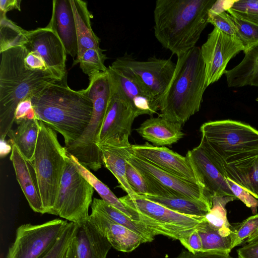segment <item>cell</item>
I'll return each mask as SVG.
<instances>
[{
    "label": "cell",
    "instance_id": "2e32d148",
    "mask_svg": "<svg viewBox=\"0 0 258 258\" xmlns=\"http://www.w3.org/2000/svg\"><path fill=\"white\" fill-rule=\"evenodd\" d=\"M130 151L138 158L162 170L202 185L186 156L167 148L155 146L147 142L142 145H132Z\"/></svg>",
    "mask_w": 258,
    "mask_h": 258
},
{
    "label": "cell",
    "instance_id": "7a4b0ae2",
    "mask_svg": "<svg viewBox=\"0 0 258 258\" xmlns=\"http://www.w3.org/2000/svg\"><path fill=\"white\" fill-rule=\"evenodd\" d=\"M66 81L49 84L31 101L37 119L60 133L67 148L83 134L91 119L93 105L82 90L71 89Z\"/></svg>",
    "mask_w": 258,
    "mask_h": 258
},
{
    "label": "cell",
    "instance_id": "277c9868",
    "mask_svg": "<svg viewBox=\"0 0 258 258\" xmlns=\"http://www.w3.org/2000/svg\"><path fill=\"white\" fill-rule=\"evenodd\" d=\"M27 53L24 47L12 48L1 53V140H5L12 128L18 104L26 98H31L56 81L49 72L27 69L24 64Z\"/></svg>",
    "mask_w": 258,
    "mask_h": 258
},
{
    "label": "cell",
    "instance_id": "d590c367",
    "mask_svg": "<svg viewBox=\"0 0 258 258\" xmlns=\"http://www.w3.org/2000/svg\"><path fill=\"white\" fill-rule=\"evenodd\" d=\"M226 12L258 27V0L235 1Z\"/></svg>",
    "mask_w": 258,
    "mask_h": 258
},
{
    "label": "cell",
    "instance_id": "1f68e13d",
    "mask_svg": "<svg viewBox=\"0 0 258 258\" xmlns=\"http://www.w3.org/2000/svg\"><path fill=\"white\" fill-rule=\"evenodd\" d=\"M201 237L203 251H218L230 253L232 248L231 237H224L205 219L197 229Z\"/></svg>",
    "mask_w": 258,
    "mask_h": 258
},
{
    "label": "cell",
    "instance_id": "e575fe53",
    "mask_svg": "<svg viewBox=\"0 0 258 258\" xmlns=\"http://www.w3.org/2000/svg\"><path fill=\"white\" fill-rule=\"evenodd\" d=\"M78 228V225L69 222L53 245L40 258H64Z\"/></svg>",
    "mask_w": 258,
    "mask_h": 258
},
{
    "label": "cell",
    "instance_id": "8992f818",
    "mask_svg": "<svg viewBox=\"0 0 258 258\" xmlns=\"http://www.w3.org/2000/svg\"><path fill=\"white\" fill-rule=\"evenodd\" d=\"M39 130L32 163L45 214L53 215L57 195L69 153L56 132L39 120Z\"/></svg>",
    "mask_w": 258,
    "mask_h": 258
},
{
    "label": "cell",
    "instance_id": "9a60e30c",
    "mask_svg": "<svg viewBox=\"0 0 258 258\" xmlns=\"http://www.w3.org/2000/svg\"><path fill=\"white\" fill-rule=\"evenodd\" d=\"M131 146L123 148L125 157L139 171L176 196L203 201L212 207V197L202 185L181 178L138 158L131 152Z\"/></svg>",
    "mask_w": 258,
    "mask_h": 258
},
{
    "label": "cell",
    "instance_id": "bcb514c9",
    "mask_svg": "<svg viewBox=\"0 0 258 258\" xmlns=\"http://www.w3.org/2000/svg\"><path fill=\"white\" fill-rule=\"evenodd\" d=\"M21 0H1L0 14H6L14 9L21 11Z\"/></svg>",
    "mask_w": 258,
    "mask_h": 258
},
{
    "label": "cell",
    "instance_id": "ba28073f",
    "mask_svg": "<svg viewBox=\"0 0 258 258\" xmlns=\"http://www.w3.org/2000/svg\"><path fill=\"white\" fill-rule=\"evenodd\" d=\"M94 190L69 155L55 202L53 215L78 225L87 222Z\"/></svg>",
    "mask_w": 258,
    "mask_h": 258
},
{
    "label": "cell",
    "instance_id": "ac0fdd59",
    "mask_svg": "<svg viewBox=\"0 0 258 258\" xmlns=\"http://www.w3.org/2000/svg\"><path fill=\"white\" fill-rule=\"evenodd\" d=\"M116 250L128 252L137 248L145 240L128 228L91 209L88 220Z\"/></svg>",
    "mask_w": 258,
    "mask_h": 258
},
{
    "label": "cell",
    "instance_id": "6da1fadb",
    "mask_svg": "<svg viewBox=\"0 0 258 258\" xmlns=\"http://www.w3.org/2000/svg\"><path fill=\"white\" fill-rule=\"evenodd\" d=\"M200 145L224 175L237 184L258 158V130L232 119L210 121L200 127Z\"/></svg>",
    "mask_w": 258,
    "mask_h": 258
},
{
    "label": "cell",
    "instance_id": "cb8c5ba5",
    "mask_svg": "<svg viewBox=\"0 0 258 258\" xmlns=\"http://www.w3.org/2000/svg\"><path fill=\"white\" fill-rule=\"evenodd\" d=\"M102 154L103 165L115 177L122 188L132 199L137 195L129 185L126 176L127 161L123 147L108 144H97Z\"/></svg>",
    "mask_w": 258,
    "mask_h": 258
},
{
    "label": "cell",
    "instance_id": "f546056e",
    "mask_svg": "<svg viewBox=\"0 0 258 258\" xmlns=\"http://www.w3.org/2000/svg\"><path fill=\"white\" fill-rule=\"evenodd\" d=\"M236 200H238L236 198L229 196L213 197L212 207L205 216L208 222L224 237L231 234V224L227 219L226 206L229 202Z\"/></svg>",
    "mask_w": 258,
    "mask_h": 258
},
{
    "label": "cell",
    "instance_id": "83f0119b",
    "mask_svg": "<svg viewBox=\"0 0 258 258\" xmlns=\"http://www.w3.org/2000/svg\"><path fill=\"white\" fill-rule=\"evenodd\" d=\"M69 155L80 173L91 184L102 200L132 220L139 222L138 215L136 212L126 207L106 185L97 178L88 168L82 165L75 156L69 153Z\"/></svg>",
    "mask_w": 258,
    "mask_h": 258
},
{
    "label": "cell",
    "instance_id": "f35d334b",
    "mask_svg": "<svg viewBox=\"0 0 258 258\" xmlns=\"http://www.w3.org/2000/svg\"><path fill=\"white\" fill-rule=\"evenodd\" d=\"M226 180L230 189L237 199L243 202L246 207L250 208L253 215L257 214L258 199L255 198L250 193L243 189L240 185L230 179L226 177Z\"/></svg>",
    "mask_w": 258,
    "mask_h": 258
},
{
    "label": "cell",
    "instance_id": "8d00e7d4",
    "mask_svg": "<svg viewBox=\"0 0 258 258\" xmlns=\"http://www.w3.org/2000/svg\"><path fill=\"white\" fill-rule=\"evenodd\" d=\"M235 23L237 34L243 47V52L246 53L258 46V27L231 15Z\"/></svg>",
    "mask_w": 258,
    "mask_h": 258
},
{
    "label": "cell",
    "instance_id": "d6986e66",
    "mask_svg": "<svg viewBox=\"0 0 258 258\" xmlns=\"http://www.w3.org/2000/svg\"><path fill=\"white\" fill-rule=\"evenodd\" d=\"M47 27L62 43L67 54L75 60L78 55V39L74 14L70 0H53L52 15Z\"/></svg>",
    "mask_w": 258,
    "mask_h": 258
},
{
    "label": "cell",
    "instance_id": "d4e9b609",
    "mask_svg": "<svg viewBox=\"0 0 258 258\" xmlns=\"http://www.w3.org/2000/svg\"><path fill=\"white\" fill-rule=\"evenodd\" d=\"M224 75L229 87H258V46L245 54L241 61Z\"/></svg>",
    "mask_w": 258,
    "mask_h": 258
},
{
    "label": "cell",
    "instance_id": "f907efd6",
    "mask_svg": "<svg viewBox=\"0 0 258 258\" xmlns=\"http://www.w3.org/2000/svg\"><path fill=\"white\" fill-rule=\"evenodd\" d=\"M66 256V255H65Z\"/></svg>",
    "mask_w": 258,
    "mask_h": 258
},
{
    "label": "cell",
    "instance_id": "74e56055",
    "mask_svg": "<svg viewBox=\"0 0 258 258\" xmlns=\"http://www.w3.org/2000/svg\"><path fill=\"white\" fill-rule=\"evenodd\" d=\"M208 22L226 34L236 36L237 30L233 18L226 11L219 13L209 11Z\"/></svg>",
    "mask_w": 258,
    "mask_h": 258
},
{
    "label": "cell",
    "instance_id": "f1b7e54d",
    "mask_svg": "<svg viewBox=\"0 0 258 258\" xmlns=\"http://www.w3.org/2000/svg\"><path fill=\"white\" fill-rule=\"evenodd\" d=\"M91 208L137 233L145 240L146 242H152L154 239L155 235L144 225L138 221L132 220L102 199L94 198Z\"/></svg>",
    "mask_w": 258,
    "mask_h": 258
},
{
    "label": "cell",
    "instance_id": "d6a6232c",
    "mask_svg": "<svg viewBox=\"0 0 258 258\" xmlns=\"http://www.w3.org/2000/svg\"><path fill=\"white\" fill-rule=\"evenodd\" d=\"M232 248L243 242L258 240V214L250 216L240 223L231 224Z\"/></svg>",
    "mask_w": 258,
    "mask_h": 258
},
{
    "label": "cell",
    "instance_id": "7bdbcfd3",
    "mask_svg": "<svg viewBox=\"0 0 258 258\" xmlns=\"http://www.w3.org/2000/svg\"><path fill=\"white\" fill-rule=\"evenodd\" d=\"M175 258H233L229 253L218 251H201L193 253L189 251L182 250Z\"/></svg>",
    "mask_w": 258,
    "mask_h": 258
},
{
    "label": "cell",
    "instance_id": "60d3db41",
    "mask_svg": "<svg viewBox=\"0 0 258 258\" xmlns=\"http://www.w3.org/2000/svg\"><path fill=\"white\" fill-rule=\"evenodd\" d=\"M37 118L32 105L31 98H26L18 105L15 113V123H17L25 119Z\"/></svg>",
    "mask_w": 258,
    "mask_h": 258
},
{
    "label": "cell",
    "instance_id": "603a6c76",
    "mask_svg": "<svg viewBox=\"0 0 258 258\" xmlns=\"http://www.w3.org/2000/svg\"><path fill=\"white\" fill-rule=\"evenodd\" d=\"M70 2L74 14L77 35V59L86 50L99 48L100 39L93 30L91 20L93 16L89 11L87 2L82 0H70Z\"/></svg>",
    "mask_w": 258,
    "mask_h": 258
},
{
    "label": "cell",
    "instance_id": "ee69618b",
    "mask_svg": "<svg viewBox=\"0 0 258 258\" xmlns=\"http://www.w3.org/2000/svg\"><path fill=\"white\" fill-rule=\"evenodd\" d=\"M179 241L188 251L193 253L203 251L202 240L197 229L189 236Z\"/></svg>",
    "mask_w": 258,
    "mask_h": 258
},
{
    "label": "cell",
    "instance_id": "681fc988",
    "mask_svg": "<svg viewBox=\"0 0 258 258\" xmlns=\"http://www.w3.org/2000/svg\"><path fill=\"white\" fill-rule=\"evenodd\" d=\"M255 100L258 102V97L256 98Z\"/></svg>",
    "mask_w": 258,
    "mask_h": 258
},
{
    "label": "cell",
    "instance_id": "5b68a950",
    "mask_svg": "<svg viewBox=\"0 0 258 258\" xmlns=\"http://www.w3.org/2000/svg\"><path fill=\"white\" fill-rule=\"evenodd\" d=\"M177 57L173 77L159 100V116L182 125L200 109L207 88L205 67L199 46Z\"/></svg>",
    "mask_w": 258,
    "mask_h": 258
},
{
    "label": "cell",
    "instance_id": "4dcf8cb0",
    "mask_svg": "<svg viewBox=\"0 0 258 258\" xmlns=\"http://www.w3.org/2000/svg\"><path fill=\"white\" fill-rule=\"evenodd\" d=\"M26 30L0 14V53L14 47H23L27 41Z\"/></svg>",
    "mask_w": 258,
    "mask_h": 258
},
{
    "label": "cell",
    "instance_id": "3957f363",
    "mask_svg": "<svg viewBox=\"0 0 258 258\" xmlns=\"http://www.w3.org/2000/svg\"><path fill=\"white\" fill-rule=\"evenodd\" d=\"M215 0H157L154 33L161 45L177 56L196 46L208 24Z\"/></svg>",
    "mask_w": 258,
    "mask_h": 258
},
{
    "label": "cell",
    "instance_id": "5bb4252c",
    "mask_svg": "<svg viewBox=\"0 0 258 258\" xmlns=\"http://www.w3.org/2000/svg\"><path fill=\"white\" fill-rule=\"evenodd\" d=\"M27 41L23 47L28 52L37 53L45 62L56 81L67 78V52L57 35L46 26L27 31Z\"/></svg>",
    "mask_w": 258,
    "mask_h": 258
},
{
    "label": "cell",
    "instance_id": "7dc6e473",
    "mask_svg": "<svg viewBox=\"0 0 258 258\" xmlns=\"http://www.w3.org/2000/svg\"><path fill=\"white\" fill-rule=\"evenodd\" d=\"M12 151V146L9 145L5 140H1V156L4 157Z\"/></svg>",
    "mask_w": 258,
    "mask_h": 258
},
{
    "label": "cell",
    "instance_id": "4316f807",
    "mask_svg": "<svg viewBox=\"0 0 258 258\" xmlns=\"http://www.w3.org/2000/svg\"><path fill=\"white\" fill-rule=\"evenodd\" d=\"M177 213L197 217H205L212 206L203 201L177 196H142Z\"/></svg>",
    "mask_w": 258,
    "mask_h": 258
},
{
    "label": "cell",
    "instance_id": "44dd1931",
    "mask_svg": "<svg viewBox=\"0 0 258 258\" xmlns=\"http://www.w3.org/2000/svg\"><path fill=\"white\" fill-rule=\"evenodd\" d=\"M111 247L88 220L78 225L71 243L72 258H106Z\"/></svg>",
    "mask_w": 258,
    "mask_h": 258
},
{
    "label": "cell",
    "instance_id": "30bf717a",
    "mask_svg": "<svg viewBox=\"0 0 258 258\" xmlns=\"http://www.w3.org/2000/svg\"><path fill=\"white\" fill-rule=\"evenodd\" d=\"M112 67L127 72L137 78L158 99L165 93L173 77L176 63L171 58L150 57L138 60L125 53L117 58Z\"/></svg>",
    "mask_w": 258,
    "mask_h": 258
},
{
    "label": "cell",
    "instance_id": "7c38bea8",
    "mask_svg": "<svg viewBox=\"0 0 258 258\" xmlns=\"http://www.w3.org/2000/svg\"><path fill=\"white\" fill-rule=\"evenodd\" d=\"M107 72L111 88L127 103L137 117L153 115L159 110L158 99L135 76L111 65Z\"/></svg>",
    "mask_w": 258,
    "mask_h": 258
},
{
    "label": "cell",
    "instance_id": "8fae6325",
    "mask_svg": "<svg viewBox=\"0 0 258 258\" xmlns=\"http://www.w3.org/2000/svg\"><path fill=\"white\" fill-rule=\"evenodd\" d=\"M201 50L205 67L207 88L220 79L229 61L243 51V47L237 36L229 35L214 27L202 45Z\"/></svg>",
    "mask_w": 258,
    "mask_h": 258
},
{
    "label": "cell",
    "instance_id": "484cf974",
    "mask_svg": "<svg viewBox=\"0 0 258 258\" xmlns=\"http://www.w3.org/2000/svg\"><path fill=\"white\" fill-rule=\"evenodd\" d=\"M16 124L17 127L12 128L7 136L11 144H15L23 156L32 162L39 134V120L25 119Z\"/></svg>",
    "mask_w": 258,
    "mask_h": 258
},
{
    "label": "cell",
    "instance_id": "c3c4849f",
    "mask_svg": "<svg viewBox=\"0 0 258 258\" xmlns=\"http://www.w3.org/2000/svg\"><path fill=\"white\" fill-rule=\"evenodd\" d=\"M64 258H72V248H71V244Z\"/></svg>",
    "mask_w": 258,
    "mask_h": 258
},
{
    "label": "cell",
    "instance_id": "b9f144b4",
    "mask_svg": "<svg viewBox=\"0 0 258 258\" xmlns=\"http://www.w3.org/2000/svg\"><path fill=\"white\" fill-rule=\"evenodd\" d=\"M24 64L25 67L30 70L49 72L43 59L34 52L28 51L24 59Z\"/></svg>",
    "mask_w": 258,
    "mask_h": 258
},
{
    "label": "cell",
    "instance_id": "ab89813d",
    "mask_svg": "<svg viewBox=\"0 0 258 258\" xmlns=\"http://www.w3.org/2000/svg\"><path fill=\"white\" fill-rule=\"evenodd\" d=\"M241 187L258 199V158L244 175Z\"/></svg>",
    "mask_w": 258,
    "mask_h": 258
},
{
    "label": "cell",
    "instance_id": "e0dca14e",
    "mask_svg": "<svg viewBox=\"0 0 258 258\" xmlns=\"http://www.w3.org/2000/svg\"><path fill=\"white\" fill-rule=\"evenodd\" d=\"M186 157L201 183L212 197L229 196L236 198L228 186L226 177L200 145L188 151Z\"/></svg>",
    "mask_w": 258,
    "mask_h": 258
},
{
    "label": "cell",
    "instance_id": "4fadbf2b",
    "mask_svg": "<svg viewBox=\"0 0 258 258\" xmlns=\"http://www.w3.org/2000/svg\"><path fill=\"white\" fill-rule=\"evenodd\" d=\"M137 117L127 103L111 88L110 99L97 144L108 143L123 147L131 146L128 138Z\"/></svg>",
    "mask_w": 258,
    "mask_h": 258
},
{
    "label": "cell",
    "instance_id": "52a82bcc",
    "mask_svg": "<svg viewBox=\"0 0 258 258\" xmlns=\"http://www.w3.org/2000/svg\"><path fill=\"white\" fill-rule=\"evenodd\" d=\"M128 209L136 212L139 221L154 235H162L180 240L189 236L205 217L186 215L172 211L142 196L119 198Z\"/></svg>",
    "mask_w": 258,
    "mask_h": 258
},
{
    "label": "cell",
    "instance_id": "7402d4cb",
    "mask_svg": "<svg viewBox=\"0 0 258 258\" xmlns=\"http://www.w3.org/2000/svg\"><path fill=\"white\" fill-rule=\"evenodd\" d=\"M136 131L145 140L157 147L170 146L184 135L182 124L159 115L146 119Z\"/></svg>",
    "mask_w": 258,
    "mask_h": 258
},
{
    "label": "cell",
    "instance_id": "ffe728a7",
    "mask_svg": "<svg viewBox=\"0 0 258 258\" xmlns=\"http://www.w3.org/2000/svg\"><path fill=\"white\" fill-rule=\"evenodd\" d=\"M10 160L12 162L17 181L31 209L45 214L37 178L32 161L26 159L17 146L12 143Z\"/></svg>",
    "mask_w": 258,
    "mask_h": 258
},
{
    "label": "cell",
    "instance_id": "9c48e42d",
    "mask_svg": "<svg viewBox=\"0 0 258 258\" xmlns=\"http://www.w3.org/2000/svg\"><path fill=\"white\" fill-rule=\"evenodd\" d=\"M69 222L55 219L41 224L20 225L6 258H40L53 245Z\"/></svg>",
    "mask_w": 258,
    "mask_h": 258
},
{
    "label": "cell",
    "instance_id": "836d02e7",
    "mask_svg": "<svg viewBox=\"0 0 258 258\" xmlns=\"http://www.w3.org/2000/svg\"><path fill=\"white\" fill-rule=\"evenodd\" d=\"M100 47L86 50L79 58L74 61L73 65L80 63L83 72L89 78L100 72L107 71L105 61L107 58Z\"/></svg>",
    "mask_w": 258,
    "mask_h": 258
},
{
    "label": "cell",
    "instance_id": "f6af8a7d",
    "mask_svg": "<svg viewBox=\"0 0 258 258\" xmlns=\"http://www.w3.org/2000/svg\"><path fill=\"white\" fill-rule=\"evenodd\" d=\"M237 254L238 258H258V240L239 248Z\"/></svg>",
    "mask_w": 258,
    "mask_h": 258
}]
</instances>
